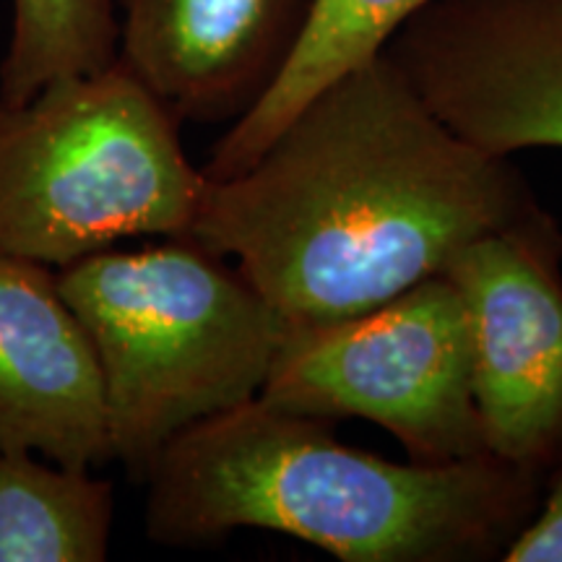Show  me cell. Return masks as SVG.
I'll return each mask as SVG.
<instances>
[{"label": "cell", "instance_id": "8992f818", "mask_svg": "<svg viewBox=\"0 0 562 562\" xmlns=\"http://www.w3.org/2000/svg\"><path fill=\"white\" fill-rule=\"evenodd\" d=\"M562 232L544 211L482 235L446 277L472 331V385L484 448L542 474L562 459Z\"/></svg>", "mask_w": 562, "mask_h": 562}, {"label": "cell", "instance_id": "ba28073f", "mask_svg": "<svg viewBox=\"0 0 562 562\" xmlns=\"http://www.w3.org/2000/svg\"><path fill=\"white\" fill-rule=\"evenodd\" d=\"M315 0H117V60L180 123H235L273 87Z\"/></svg>", "mask_w": 562, "mask_h": 562}, {"label": "cell", "instance_id": "9c48e42d", "mask_svg": "<svg viewBox=\"0 0 562 562\" xmlns=\"http://www.w3.org/2000/svg\"><path fill=\"white\" fill-rule=\"evenodd\" d=\"M0 451L112 459L100 364L50 266L0 256Z\"/></svg>", "mask_w": 562, "mask_h": 562}, {"label": "cell", "instance_id": "5b68a950", "mask_svg": "<svg viewBox=\"0 0 562 562\" xmlns=\"http://www.w3.org/2000/svg\"><path fill=\"white\" fill-rule=\"evenodd\" d=\"M258 398L305 417L375 422L412 461L490 456L467 305L446 273L344 321L290 328Z\"/></svg>", "mask_w": 562, "mask_h": 562}, {"label": "cell", "instance_id": "3957f363", "mask_svg": "<svg viewBox=\"0 0 562 562\" xmlns=\"http://www.w3.org/2000/svg\"><path fill=\"white\" fill-rule=\"evenodd\" d=\"M58 284L100 364L112 459L140 482L182 430L258 398L286 336L248 279L188 235L100 250Z\"/></svg>", "mask_w": 562, "mask_h": 562}, {"label": "cell", "instance_id": "277c9868", "mask_svg": "<svg viewBox=\"0 0 562 562\" xmlns=\"http://www.w3.org/2000/svg\"><path fill=\"white\" fill-rule=\"evenodd\" d=\"M203 188L180 121L121 60L0 100V256L60 271L121 240L188 235Z\"/></svg>", "mask_w": 562, "mask_h": 562}, {"label": "cell", "instance_id": "52a82bcc", "mask_svg": "<svg viewBox=\"0 0 562 562\" xmlns=\"http://www.w3.org/2000/svg\"><path fill=\"white\" fill-rule=\"evenodd\" d=\"M383 53L476 149H562V0H432Z\"/></svg>", "mask_w": 562, "mask_h": 562}, {"label": "cell", "instance_id": "7c38bea8", "mask_svg": "<svg viewBox=\"0 0 562 562\" xmlns=\"http://www.w3.org/2000/svg\"><path fill=\"white\" fill-rule=\"evenodd\" d=\"M117 0H13L0 100L26 102L50 83L100 74L117 60Z\"/></svg>", "mask_w": 562, "mask_h": 562}, {"label": "cell", "instance_id": "8fae6325", "mask_svg": "<svg viewBox=\"0 0 562 562\" xmlns=\"http://www.w3.org/2000/svg\"><path fill=\"white\" fill-rule=\"evenodd\" d=\"M115 492L91 469L0 451V562L110 558Z\"/></svg>", "mask_w": 562, "mask_h": 562}, {"label": "cell", "instance_id": "4fadbf2b", "mask_svg": "<svg viewBox=\"0 0 562 562\" xmlns=\"http://www.w3.org/2000/svg\"><path fill=\"white\" fill-rule=\"evenodd\" d=\"M508 562H562V469L554 476L542 508L531 513L521 531L505 547Z\"/></svg>", "mask_w": 562, "mask_h": 562}, {"label": "cell", "instance_id": "6da1fadb", "mask_svg": "<svg viewBox=\"0 0 562 562\" xmlns=\"http://www.w3.org/2000/svg\"><path fill=\"white\" fill-rule=\"evenodd\" d=\"M539 211L510 161L448 128L381 53L302 102L240 175L206 178L188 237L290 331L383 305Z\"/></svg>", "mask_w": 562, "mask_h": 562}, {"label": "cell", "instance_id": "7a4b0ae2", "mask_svg": "<svg viewBox=\"0 0 562 562\" xmlns=\"http://www.w3.org/2000/svg\"><path fill=\"white\" fill-rule=\"evenodd\" d=\"M146 533L206 544L240 529L297 537L344 562L503 558L537 510L539 476L495 456L389 461L328 419L252 398L161 448L144 476Z\"/></svg>", "mask_w": 562, "mask_h": 562}, {"label": "cell", "instance_id": "30bf717a", "mask_svg": "<svg viewBox=\"0 0 562 562\" xmlns=\"http://www.w3.org/2000/svg\"><path fill=\"white\" fill-rule=\"evenodd\" d=\"M432 0H315L313 16L273 87L216 140L203 175L224 180L258 159L302 102L349 68L375 58L406 19Z\"/></svg>", "mask_w": 562, "mask_h": 562}]
</instances>
